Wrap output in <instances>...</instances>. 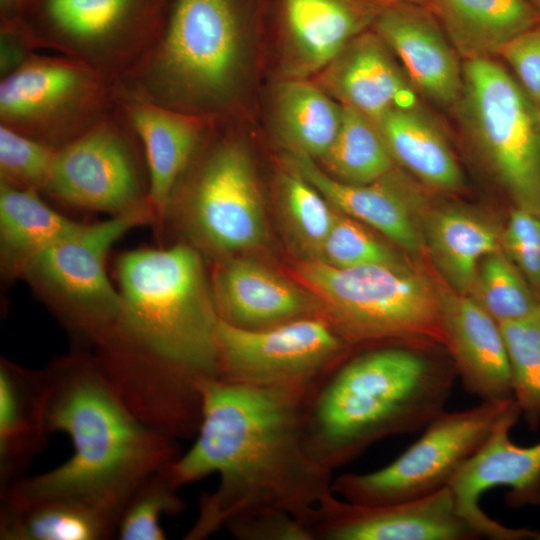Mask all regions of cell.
Listing matches in <instances>:
<instances>
[{
    "label": "cell",
    "instance_id": "obj_19",
    "mask_svg": "<svg viewBox=\"0 0 540 540\" xmlns=\"http://www.w3.org/2000/svg\"><path fill=\"white\" fill-rule=\"evenodd\" d=\"M289 166L315 186L338 211L362 222L412 254L425 245L423 197L415 184L393 169L369 184L334 179L306 155L292 153Z\"/></svg>",
    "mask_w": 540,
    "mask_h": 540
},
{
    "label": "cell",
    "instance_id": "obj_15",
    "mask_svg": "<svg viewBox=\"0 0 540 540\" xmlns=\"http://www.w3.org/2000/svg\"><path fill=\"white\" fill-rule=\"evenodd\" d=\"M520 416V408L514 401L448 486L459 513L481 538L538 540L540 537V533L530 529L501 525L480 508L483 493L498 486L509 488L506 495L509 506L540 505V443L523 447L510 439V431Z\"/></svg>",
    "mask_w": 540,
    "mask_h": 540
},
{
    "label": "cell",
    "instance_id": "obj_45",
    "mask_svg": "<svg viewBox=\"0 0 540 540\" xmlns=\"http://www.w3.org/2000/svg\"><path fill=\"white\" fill-rule=\"evenodd\" d=\"M539 540H540V538H539Z\"/></svg>",
    "mask_w": 540,
    "mask_h": 540
},
{
    "label": "cell",
    "instance_id": "obj_32",
    "mask_svg": "<svg viewBox=\"0 0 540 540\" xmlns=\"http://www.w3.org/2000/svg\"><path fill=\"white\" fill-rule=\"evenodd\" d=\"M279 209L285 228L304 258L316 259L333 225L335 208L315 186L290 167L280 177Z\"/></svg>",
    "mask_w": 540,
    "mask_h": 540
},
{
    "label": "cell",
    "instance_id": "obj_43",
    "mask_svg": "<svg viewBox=\"0 0 540 540\" xmlns=\"http://www.w3.org/2000/svg\"><path fill=\"white\" fill-rule=\"evenodd\" d=\"M387 1H389L390 3L391 2H408V3L419 4V5L426 6V7L430 8V1L429 0H387Z\"/></svg>",
    "mask_w": 540,
    "mask_h": 540
},
{
    "label": "cell",
    "instance_id": "obj_41",
    "mask_svg": "<svg viewBox=\"0 0 540 540\" xmlns=\"http://www.w3.org/2000/svg\"><path fill=\"white\" fill-rule=\"evenodd\" d=\"M37 52L18 17L0 19V78L17 70Z\"/></svg>",
    "mask_w": 540,
    "mask_h": 540
},
{
    "label": "cell",
    "instance_id": "obj_1",
    "mask_svg": "<svg viewBox=\"0 0 540 540\" xmlns=\"http://www.w3.org/2000/svg\"><path fill=\"white\" fill-rule=\"evenodd\" d=\"M119 314L91 355L145 424L175 440L196 436L202 386L219 377L217 327L202 256L187 243L122 253Z\"/></svg>",
    "mask_w": 540,
    "mask_h": 540
},
{
    "label": "cell",
    "instance_id": "obj_28",
    "mask_svg": "<svg viewBox=\"0 0 540 540\" xmlns=\"http://www.w3.org/2000/svg\"><path fill=\"white\" fill-rule=\"evenodd\" d=\"M376 15L360 0H285L292 44L307 71L332 63Z\"/></svg>",
    "mask_w": 540,
    "mask_h": 540
},
{
    "label": "cell",
    "instance_id": "obj_30",
    "mask_svg": "<svg viewBox=\"0 0 540 540\" xmlns=\"http://www.w3.org/2000/svg\"><path fill=\"white\" fill-rule=\"evenodd\" d=\"M342 111V104L312 84L291 81L280 89L278 118L292 153L322 159L336 138Z\"/></svg>",
    "mask_w": 540,
    "mask_h": 540
},
{
    "label": "cell",
    "instance_id": "obj_12",
    "mask_svg": "<svg viewBox=\"0 0 540 540\" xmlns=\"http://www.w3.org/2000/svg\"><path fill=\"white\" fill-rule=\"evenodd\" d=\"M514 401L483 400L465 410L443 411L390 464L333 479V493L351 503L375 505L411 501L448 487Z\"/></svg>",
    "mask_w": 540,
    "mask_h": 540
},
{
    "label": "cell",
    "instance_id": "obj_37",
    "mask_svg": "<svg viewBox=\"0 0 540 540\" xmlns=\"http://www.w3.org/2000/svg\"><path fill=\"white\" fill-rule=\"evenodd\" d=\"M57 151L0 125V181L43 194Z\"/></svg>",
    "mask_w": 540,
    "mask_h": 540
},
{
    "label": "cell",
    "instance_id": "obj_20",
    "mask_svg": "<svg viewBox=\"0 0 540 540\" xmlns=\"http://www.w3.org/2000/svg\"><path fill=\"white\" fill-rule=\"evenodd\" d=\"M444 346L464 389L483 400L513 398L499 323L467 294L440 296Z\"/></svg>",
    "mask_w": 540,
    "mask_h": 540
},
{
    "label": "cell",
    "instance_id": "obj_25",
    "mask_svg": "<svg viewBox=\"0 0 540 540\" xmlns=\"http://www.w3.org/2000/svg\"><path fill=\"white\" fill-rule=\"evenodd\" d=\"M116 527L113 516L80 499L1 497V540H107Z\"/></svg>",
    "mask_w": 540,
    "mask_h": 540
},
{
    "label": "cell",
    "instance_id": "obj_17",
    "mask_svg": "<svg viewBox=\"0 0 540 540\" xmlns=\"http://www.w3.org/2000/svg\"><path fill=\"white\" fill-rule=\"evenodd\" d=\"M210 285L219 319L237 328L262 330L321 317L320 305L309 290L250 257L219 259Z\"/></svg>",
    "mask_w": 540,
    "mask_h": 540
},
{
    "label": "cell",
    "instance_id": "obj_35",
    "mask_svg": "<svg viewBox=\"0 0 540 540\" xmlns=\"http://www.w3.org/2000/svg\"><path fill=\"white\" fill-rule=\"evenodd\" d=\"M472 296L499 324L540 311V301L499 251L480 263Z\"/></svg>",
    "mask_w": 540,
    "mask_h": 540
},
{
    "label": "cell",
    "instance_id": "obj_22",
    "mask_svg": "<svg viewBox=\"0 0 540 540\" xmlns=\"http://www.w3.org/2000/svg\"><path fill=\"white\" fill-rule=\"evenodd\" d=\"M327 86L374 122L394 109L419 106L418 92L376 33H360L328 65Z\"/></svg>",
    "mask_w": 540,
    "mask_h": 540
},
{
    "label": "cell",
    "instance_id": "obj_5",
    "mask_svg": "<svg viewBox=\"0 0 540 540\" xmlns=\"http://www.w3.org/2000/svg\"><path fill=\"white\" fill-rule=\"evenodd\" d=\"M241 55L237 0H168L155 42L115 95L210 117L232 96Z\"/></svg>",
    "mask_w": 540,
    "mask_h": 540
},
{
    "label": "cell",
    "instance_id": "obj_24",
    "mask_svg": "<svg viewBox=\"0 0 540 540\" xmlns=\"http://www.w3.org/2000/svg\"><path fill=\"white\" fill-rule=\"evenodd\" d=\"M84 224L44 202L41 193L0 181V267L5 279L21 278L42 252Z\"/></svg>",
    "mask_w": 540,
    "mask_h": 540
},
{
    "label": "cell",
    "instance_id": "obj_38",
    "mask_svg": "<svg viewBox=\"0 0 540 540\" xmlns=\"http://www.w3.org/2000/svg\"><path fill=\"white\" fill-rule=\"evenodd\" d=\"M501 242L510 261L533 285L540 287V217L516 207L509 216Z\"/></svg>",
    "mask_w": 540,
    "mask_h": 540
},
{
    "label": "cell",
    "instance_id": "obj_26",
    "mask_svg": "<svg viewBox=\"0 0 540 540\" xmlns=\"http://www.w3.org/2000/svg\"><path fill=\"white\" fill-rule=\"evenodd\" d=\"M429 1L464 60L498 55L510 39L540 22V15L527 0Z\"/></svg>",
    "mask_w": 540,
    "mask_h": 540
},
{
    "label": "cell",
    "instance_id": "obj_4",
    "mask_svg": "<svg viewBox=\"0 0 540 540\" xmlns=\"http://www.w3.org/2000/svg\"><path fill=\"white\" fill-rule=\"evenodd\" d=\"M438 344L399 339L349 355L307 396L309 455L333 472L379 440L425 428L444 411L458 377Z\"/></svg>",
    "mask_w": 540,
    "mask_h": 540
},
{
    "label": "cell",
    "instance_id": "obj_39",
    "mask_svg": "<svg viewBox=\"0 0 540 540\" xmlns=\"http://www.w3.org/2000/svg\"><path fill=\"white\" fill-rule=\"evenodd\" d=\"M498 55L513 70L516 80L540 108V22L510 39Z\"/></svg>",
    "mask_w": 540,
    "mask_h": 540
},
{
    "label": "cell",
    "instance_id": "obj_34",
    "mask_svg": "<svg viewBox=\"0 0 540 540\" xmlns=\"http://www.w3.org/2000/svg\"><path fill=\"white\" fill-rule=\"evenodd\" d=\"M167 468L146 478L128 498L118 518L115 539L167 538L160 524L161 518L176 516L186 507L178 493L180 488L171 480Z\"/></svg>",
    "mask_w": 540,
    "mask_h": 540
},
{
    "label": "cell",
    "instance_id": "obj_42",
    "mask_svg": "<svg viewBox=\"0 0 540 540\" xmlns=\"http://www.w3.org/2000/svg\"><path fill=\"white\" fill-rule=\"evenodd\" d=\"M29 0H0V19L18 17Z\"/></svg>",
    "mask_w": 540,
    "mask_h": 540
},
{
    "label": "cell",
    "instance_id": "obj_40",
    "mask_svg": "<svg viewBox=\"0 0 540 540\" xmlns=\"http://www.w3.org/2000/svg\"><path fill=\"white\" fill-rule=\"evenodd\" d=\"M226 529L239 540H311L304 524L277 510L261 511L229 522Z\"/></svg>",
    "mask_w": 540,
    "mask_h": 540
},
{
    "label": "cell",
    "instance_id": "obj_33",
    "mask_svg": "<svg viewBox=\"0 0 540 540\" xmlns=\"http://www.w3.org/2000/svg\"><path fill=\"white\" fill-rule=\"evenodd\" d=\"M508 355L512 395L527 425L540 426V311L499 324Z\"/></svg>",
    "mask_w": 540,
    "mask_h": 540
},
{
    "label": "cell",
    "instance_id": "obj_6",
    "mask_svg": "<svg viewBox=\"0 0 540 540\" xmlns=\"http://www.w3.org/2000/svg\"><path fill=\"white\" fill-rule=\"evenodd\" d=\"M291 273L352 347L410 338L444 345L440 296L405 262L338 268L303 258Z\"/></svg>",
    "mask_w": 540,
    "mask_h": 540
},
{
    "label": "cell",
    "instance_id": "obj_29",
    "mask_svg": "<svg viewBox=\"0 0 540 540\" xmlns=\"http://www.w3.org/2000/svg\"><path fill=\"white\" fill-rule=\"evenodd\" d=\"M424 239L439 270L456 292L472 291L480 263L498 251L499 236L486 220L458 207L424 217Z\"/></svg>",
    "mask_w": 540,
    "mask_h": 540
},
{
    "label": "cell",
    "instance_id": "obj_14",
    "mask_svg": "<svg viewBox=\"0 0 540 540\" xmlns=\"http://www.w3.org/2000/svg\"><path fill=\"white\" fill-rule=\"evenodd\" d=\"M219 377L274 386L314 388L353 348L320 316L262 330L217 327Z\"/></svg>",
    "mask_w": 540,
    "mask_h": 540
},
{
    "label": "cell",
    "instance_id": "obj_9",
    "mask_svg": "<svg viewBox=\"0 0 540 540\" xmlns=\"http://www.w3.org/2000/svg\"><path fill=\"white\" fill-rule=\"evenodd\" d=\"M179 223L197 249L218 257L239 255L261 246L267 223L252 158L232 138L210 143L192 156L179 178L166 214Z\"/></svg>",
    "mask_w": 540,
    "mask_h": 540
},
{
    "label": "cell",
    "instance_id": "obj_8",
    "mask_svg": "<svg viewBox=\"0 0 540 540\" xmlns=\"http://www.w3.org/2000/svg\"><path fill=\"white\" fill-rule=\"evenodd\" d=\"M149 223H156V217L148 202L107 220L84 224L25 269L21 278L83 348H92L121 308L120 293L106 271L109 251L127 232Z\"/></svg>",
    "mask_w": 540,
    "mask_h": 540
},
{
    "label": "cell",
    "instance_id": "obj_7",
    "mask_svg": "<svg viewBox=\"0 0 540 540\" xmlns=\"http://www.w3.org/2000/svg\"><path fill=\"white\" fill-rule=\"evenodd\" d=\"M462 72L465 131L516 207L540 217V108L492 57L466 59Z\"/></svg>",
    "mask_w": 540,
    "mask_h": 540
},
{
    "label": "cell",
    "instance_id": "obj_11",
    "mask_svg": "<svg viewBox=\"0 0 540 540\" xmlns=\"http://www.w3.org/2000/svg\"><path fill=\"white\" fill-rule=\"evenodd\" d=\"M115 108L112 81L60 54L37 52L0 80V125L56 150Z\"/></svg>",
    "mask_w": 540,
    "mask_h": 540
},
{
    "label": "cell",
    "instance_id": "obj_16",
    "mask_svg": "<svg viewBox=\"0 0 540 540\" xmlns=\"http://www.w3.org/2000/svg\"><path fill=\"white\" fill-rule=\"evenodd\" d=\"M311 540H474L479 533L459 513L449 487L399 503L361 505L332 493L314 509Z\"/></svg>",
    "mask_w": 540,
    "mask_h": 540
},
{
    "label": "cell",
    "instance_id": "obj_44",
    "mask_svg": "<svg viewBox=\"0 0 540 540\" xmlns=\"http://www.w3.org/2000/svg\"><path fill=\"white\" fill-rule=\"evenodd\" d=\"M540 15V0H527Z\"/></svg>",
    "mask_w": 540,
    "mask_h": 540
},
{
    "label": "cell",
    "instance_id": "obj_18",
    "mask_svg": "<svg viewBox=\"0 0 540 540\" xmlns=\"http://www.w3.org/2000/svg\"><path fill=\"white\" fill-rule=\"evenodd\" d=\"M374 24L416 91L441 107L455 109L463 90L462 65L430 8L391 2L377 13Z\"/></svg>",
    "mask_w": 540,
    "mask_h": 540
},
{
    "label": "cell",
    "instance_id": "obj_21",
    "mask_svg": "<svg viewBox=\"0 0 540 540\" xmlns=\"http://www.w3.org/2000/svg\"><path fill=\"white\" fill-rule=\"evenodd\" d=\"M115 98L141 143L148 171V201L157 223L164 218L172 192L211 118L149 101Z\"/></svg>",
    "mask_w": 540,
    "mask_h": 540
},
{
    "label": "cell",
    "instance_id": "obj_31",
    "mask_svg": "<svg viewBox=\"0 0 540 540\" xmlns=\"http://www.w3.org/2000/svg\"><path fill=\"white\" fill-rule=\"evenodd\" d=\"M342 106L340 128L322 160L337 180L372 183L392 171L395 161L375 122L350 106Z\"/></svg>",
    "mask_w": 540,
    "mask_h": 540
},
{
    "label": "cell",
    "instance_id": "obj_2",
    "mask_svg": "<svg viewBox=\"0 0 540 540\" xmlns=\"http://www.w3.org/2000/svg\"><path fill=\"white\" fill-rule=\"evenodd\" d=\"M313 389L222 378L204 383L195 442L167 471L179 488L210 474L219 484L201 496L184 539H206L237 518L268 510L287 512L306 527L333 493V472L304 444L305 403Z\"/></svg>",
    "mask_w": 540,
    "mask_h": 540
},
{
    "label": "cell",
    "instance_id": "obj_13",
    "mask_svg": "<svg viewBox=\"0 0 540 540\" xmlns=\"http://www.w3.org/2000/svg\"><path fill=\"white\" fill-rule=\"evenodd\" d=\"M148 189L141 143L116 103L106 118L57 151L43 194L117 215L148 203Z\"/></svg>",
    "mask_w": 540,
    "mask_h": 540
},
{
    "label": "cell",
    "instance_id": "obj_10",
    "mask_svg": "<svg viewBox=\"0 0 540 540\" xmlns=\"http://www.w3.org/2000/svg\"><path fill=\"white\" fill-rule=\"evenodd\" d=\"M168 0H29L18 16L36 49L76 60L113 83L155 42Z\"/></svg>",
    "mask_w": 540,
    "mask_h": 540
},
{
    "label": "cell",
    "instance_id": "obj_36",
    "mask_svg": "<svg viewBox=\"0 0 540 540\" xmlns=\"http://www.w3.org/2000/svg\"><path fill=\"white\" fill-rule=\"evenodd\" d=\"M316 259L338 268L404 263L359 221L336 208L333 225Z\"/></svg>",
    "mask_w": 540,
    "mask_h": 540
},
{
    "label": "cell",
    "instance_id": "obj_23",
    "mask_svg": "<svg viewBox=\"0 0 540 540\" xmlns=\"http://www.w3.org/2000/svg\"><path fill=\"white\" fill-rule=\"evenodd\" d=\"M49 380L45 369L29 370L0 362L1 488L24 477L47 446Z\"/></svg>",
    "mask_w": 540,
    "mask_h": 540
},
{
    "label": "cell",
    "instance_id": "obj_3",
    "mask_svg": "<svg viewBox=\"0 0 540 540\" xmlns=\"http://www.w3.org/2000/svg\"><path fill=\"white\" fill-rule=\"evenodd\" d=\"M46 370L49 432L68 435L74 452L48 472L1 488V497H72L118 522L134 490L180 456L177 440L149 427L127 407L89 351L78 348Z\"/></svg>",
    "mask_w": 540,
    "mask_h": 540
},
{
    "label": "cell",
    "instance_id": "obj_27",
    "mask_svg": "<svg viewBox=\"0 0 540 540\" xmlns=\"http://www.w3.org/2000/svg\"><path fill=\"white\" fill-rule=\"evenodd\" d=\"M393 159L426 186L456 192L460 166L438 126L419 106L394 109L375 121Z\"/></svg>",
    "mask_w": 540,
    "mask_h": 540
}]
</instances>
